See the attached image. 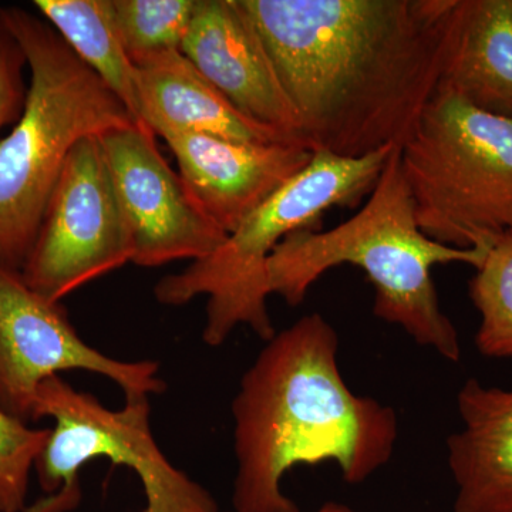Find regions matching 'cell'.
I'll use <instances>...</instances> for the list:
<instances>
[{"label": "cell", "instance_id": "9a60e30c", "mask_svg": "<svg viewBox=\"0 0 512 512\" xmlns=\"http://www.w3.org/2000/svg\"><path fill=\"white\" fill-rule=\"evenodd\" d=\"M439 89L512 117V0H463Z\"/></svg>", "mask_w": 512, "mask_h": 512}, {"label": "cell", "instance_id": "8fae6325", "mask_svg": "<svg viewBox=\"0 0 512 512\" xmlns=\"http://www.w3.org/2000/svg\"><path fill=\"white\" fill-rule=\"evenodd\" d=\"M181 52L239 113L308 147L298 114L239 0H197Z\"/></svg>", "mask_w": 512, "mask_h": 512}, {"label": "cell", "instance_id": "d6986e66", "mask_svg": "<svg viewBox=\"0 0 512 512\" xmlns=\"http://www.w3.org/2000/svg\"><path fill=\"white\" fill-rule=\"evenodd\" d=\"M49 436L0 409V512H25L30 471Z\"/></svg>", "mask_w": 512, "mask_h": 512}, {"label": "cell", "instance_id": "7c38bea8", "mask_svg": "<svg viewBox=\"0 0 512 512\" xmlns=\"http://www.w3.org/2000/svg\"><path fill=\"white\" fill-rule=\"evenodd\" d=\"M163 140L192 200L228 235L313 156L295 143H241L208 134H167Z\"/></svg>", "mask_w": 512, "mask_h": 512}, {"label": "cell", "instance_id": "e0dca14e", "mask_svg": "<svg viewBox=\"0 0 512 512\" xmlns=\"http://www.w3.org/2000/svg\"><path fill=\"white\" fill-rule=\"evenodd\" d=\"M197 0H111L114 23L134 66L181 50Z\"/></svg>", "mask_w": 512, "mask_h": 512}, {"label": "cell", "instance_id": "ac0fdd59", "mask_svg": "<svg viewBox=\"0 0 512 512\" xmlns=\"http://www.w3.org/2000/svg\"><path fill=\"white\" fill-rule=\"evenodd\" d=\"M481 316L476 346L481 355L512 359V232L494 242L468 285Z\"/></svg>", "mask_w": 512, "mask_h": 512}, {"label": "cell", "instance_id": "ba28073f", "mask_svg": "<svg viewBox=\"0 0 512 512\" xmlns=\"http://www.w3.org/2000/svg\"><path fill=\"white\" fill-rule=\"evenodd\" d=\"M133 255L99 137L83 138L67 158L20 274L47 301L60 302Z\"/></svg>", "mask_w": 512, "mask_h": 512}, {"label": "cell", "instance_id": "3957f363", "mask_svg": "<svg viewBox=\"0 0 512 512\" xmlns=\"http://www.w3.org/2000/svg\"><path fill=\"white\" fill-rule=\"evenodd\" d=\"M488 251L446 247L423 234L396 147L365 207L329 231L302 229L288 235L269 258L266 279L269 295L299 306L329 269L357 266L375 289L377 318L400 326L414 342L444 359L460 362V338L441 311L433 268L466 264L478 269Z\"/></svg>", "mask_w": 512, "mask_h": 512}, {"label": "cell", "instance_id": "7a4b0ae2", "mask_svg": "<svg viewBox=\"0 0 512 512\" xmlns=\"http://www.w3.org/2000/svg\"><path fill=\"white\" fill-rule=\"evenodd\" d=\"M339 336L320 313L266 340L232 402L237 458L234 512H299L282 491L293 467L332 461L346 483L362 484L393 456L399 417L349 389Z\"/></svg>", "mask_w": 512, "mask_h": 512}, {"label": "cell", "instance_id": "5b68a950", "mask_svg": "<svg viewBox=\"0 0 512 512\" xmlns=\"http://www.w3.org/2000/svg\"><path fill=\"white\" fill-rule=\"evenodd\" d=\"M394 148L360 158L313 151L311 163L252 212L217 251L183 272L161 278L154 286L157 301L184 306L207 296L202 340L212 348L221 346L241 325L265 342L271 339L276 332L266 306L269 258L293 232L318 231L325 212L359 205L375 188Z\"/></svg>", "mask_w": 512, "mask_h": 512}, {"label": "cell", "instance_id": "8992f818", "mask_svg": "<svg viewBox=\"0 0 512 512\" xmlns=\"http://www.w3.org/2000/svg\"><path fill=\"white\" fill-rule=\"evenodd\" d=\"M423 234L457 249H490L512 232V117L439 89L400 147Z\"/></svg>", "mask_w": 512, "mask_h": 512}, {"label": "cell", "instance_id": "9c48e42d", "mask_svg": "<svg viewBox=\"0 0 512 512\" xmlns=\"http://www.w3.org/2000/svg\"><path fill=\"white\" fill-rule=\"evenodd\" d=\"M66 370L107 377L126 396L167 389L157 362H123L87 345L60 302L47 301L19 271L0 266V409L28 423L40 384Z\"/></svg>", "mask_w": 512, "mask_h": 512}, {"label": "cell", "instance_id": "ffe728a7", "mask_svg": "<svg viewBox=\"0 0 512 512\" xmlns=\"http://www.w3.org/2000/svg\"><path fill=\"white\" fill-rule=\"evenodd\" d=\"M25 67L28 59L22 46L0 20V130L18 123L25 110L29 92Z\"/></svg>", "mask_w": 512, "mask_h": 512}, {"label": "cell", "instance_id": "44dd1931", "mask_svg": "<svg viewBox=\"0 0 512 512\" xmlns=\"http://www.w3.org/2000/svg\"><path fill=\"white\" fill-rule=\"evenodd\" d=\"M302 512V511H299ZM309 512H359L356 511L355 508L349 507L346 504L335 503V501H329V503H325L320 505L316 510Z\"/></svg>", "mask_w": 512, "mask_h": 512}, {"label": "cell", "instance_id": "30bf717a", "mask_svg": "<svg viewBox=\"0 0 512 512\" xmlns=\"http://www.w3.org/2000/svg\"><path fill=\"white\" fill-rule=\"evenodd\" d=\"M131 242L133 264L154 268L207 258L228 234L192 200L160 153L153 131L133 124L99 137Z\"/></svg>", "mask_w": 512, "mask_h": 512}, {"label": "cell", "instance_id": "2e32d148", "mask_svg": "<svg viewBox=\"0 0 512 512\" xmlns=\"http://www.w3.org/2000/svg\"><path fill=\"white\" fill-rule=\"evenodd\" d=\"M40 16L119 97L140 127L136 66L121 45L111 0H36ZM148 130V128H147Z\"/></svg>", "mask_w": 512, "mask_h": 512}, {"label": "cell", "instance_id": "6da1fadb", "mask_svg": "<svg viewBox=\"0 0 512 512\" xmlns=\"http://www.w3.org/2000/svg\"><path fill=\"white\" fill-rule=\"evenodd\" d=\"M311 151L402 147L439 90L463 0H239Z\"/></svg>", "mask_w": 512, "mask_h": 512}, {"label": "cell", "instance_id": "4fadbf2b", "mask_svg": "<svg viewBox=\"0 0 512 512\" xmlns=\"http://www.w3.org/2000/svg\"><path fill=\"white\" fill-rule=\"evenodd\" d=\"M461 430L447 441L454 512H512V389L468 379L457 394Z\"/></svg>", "mask_w": 512, "mask_h": 512}, {"label": "cell", "instance_id": "5bb4252c", "mask_svg": "<svg viewBox=\"0 0 512 512\" xmlns=\"http://www.w3.org/2000/svg\"><path fill=\"white\" fill-rule=\"evenodd\" d=\"M136 74L141 121L156 137L208 134L241 143H291L239 113L181 50L138 63Z\"/></svg>", "mask_w": 512, "mask_h": 512}, {"label": "cell", "instance_id": "52a82bcc", "mask_svg": "<svg viewBox=\"0 0 512 512\" xmlns=\"http://www.w3.org/2000/svg\"><path fill=\"white\" fill-rule=\"evenodd\" d=\"M43 417L55 420L35 463L45 495L25 512L76 510L83 498L80 471L97 457L137 474L146 495L143 512H220L210 491L178 470L158 447L148 396H126L123 409L110 410L92 393L50 376L37 389L33 410V421Z\"/></svg>", "mask_w": 512, "mask_h": 512}, {"label": "cell", "instance_id": "277c9868", "mask_svg": "<svg viewBox=\"0 0 512 512\" xmlns=\"http://www.w3.org/2000/svg\"><path fill=\"white\" fill-rule=\"evenodd\" d=\"M0 20L30 72L22 117L0 140V266L20 272L73 147L137 123L42 16L5 6Z\"/></svg>", "mask_w": 512, "mask_h": 512}]
</instances>
